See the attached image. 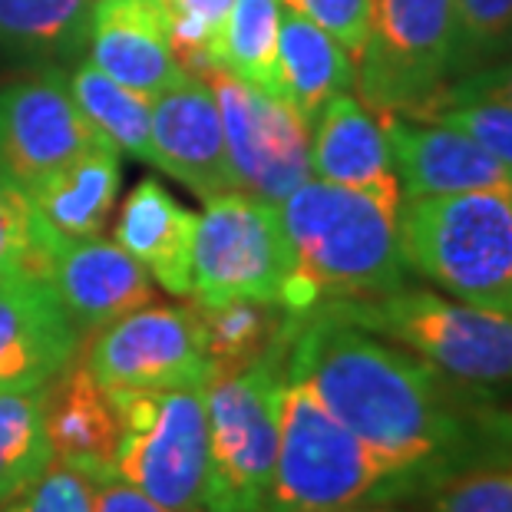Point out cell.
Segmentation results:
<instances>
[{"instance_id": "f546056e", "label": "cell", "mask_w": 512, "mask_h": 512, "mask_svg": "<svg viewBox=\"0 0 512 512\" xmlns=\"http://www.w3.org/2000/svg\"><path fill=\"white\" fill-rule=\"evenodd\" d=\"M427 496L430 512H512V463L450 476Z\"/></svg>"}, {"instance_id": "ac0fdd59", "label": "cell", "mask_w": 512, "mask_h": 512, "mask_svg": "<svg viewBox=\"0 0 512 512\" xmlns=\"http://www.w3.org/2000/svg\"><path fill=\"white\" fill-rule=\"evenodd\" d=\"M43 433L53 463L90 479L93 486L116 479L119 420L110 394L83 364H70L40 390Z\"/></svg>"}, {"instance_id": "d4e9b609", "label": "cell", "mask_w": 512, "mask_h": 512, "mask_svg": "<svg viewBox=\"0 0 512 512\" xmlns=\"http://www.w3.org/2000/svg\"><path fill=\"white\" fill-rule=\"evenodd\" d=\"M281 0H235L228 10L222 34L215 40V67L228 70L255 90H265L281 100L278 80V30Z\"/></svg>"}, {"instance_id": "7402d4cb", "label": "cell", "mask_w": 512, "mask_h": 512, "mask_svg": "<svg viewBox=\"0 0 512 512\" xmlns=\"http://www.w3.org/2000/svg\"><path fill=\"white\" fill-rule=\"evenodd\" d=\"M354 57L308 17L281 10L278 30V80L285 100L304 123H314L321 106L347 93L357 80Z\"/></svg>"}, {"instance_id": "6da1fadb", "label": "cell", "mask_w": 512, "mask_h": 512, "mask_svg": "<svg viewBox=\"0 0 512 512\" xmlns=\"http://www.w3.org/2000/svg\"><path fill=\"white\" fill-rule=\"evenodd\" d=\"M285 374L308 384L357 440L420 493L450 476L512 463V410L499 407L486 384L450 377L331 308H314L298 321Z\"/></svg>"}, {"instance_id": "9c48e42d", "label": "cell", "mask_w": 512, "mask_h": 512, "mask_svg": "<svg viewBox=\"0 0 512 512\" xmlns=\"http://www.w3.org/2000/svg\"><path fill=\"white\" fill-rule=\"evenodd\" d=\"M357 86L374 113H413L460 67L456 0H374V24L357 57Z\"/></svg>"}, {"instance_id": "e575fe53", "label": "cell", "mask_w": 512, "mask_h": 512, "mask_svg": "<svg viewBox=\"0 0 512 512\" xmlns=\"http://www.w3.org/2000/svg\"><path fill=\"white\" fill-rule=\"evenodd\" d=\"M470 100H499V103L512 106V63H503V67L476 73V76H466L460 86H440L420 110L410 113V119H423L433 110H443V106H453V103H470Z\"/></svg>"}, {"instance_id": "7a4b0ae2", "label": "cell", "mask_w": 512, "mask_h": 512, "mask_svg": "<svg viewBox=\"0 0 512 512\" xmlns=\"http://www.w3.org/2000/svg\"><path fill=\"white\" fill-rule=\"evenodd\" d=\"M278 209L294 258L285 298L291 314L403 288L407 261L400 252L397 209L321 179L301 182Z\"/></svg>"}, {"instance_id": "5bb4252c", "label": "cell", "mask_w": 512, "mask_h": 512, "mask_svg": "<svg viewBox=\"0 0 512 512\" xmlns=\"http://www.w3.org/2000/svg\"><path fill=\"white\" fill-rule=\"evenodd\" d=\"M47 281L80 334H96L129 311L152 304V278L106 238H53Z\"/></svg>"}, {"instance_id": "7c38bea8", "label": "cell", "mask_w": 512, "mask_h": 512, "mask_svg": "<svg viewBox=\"0 0 512 512\" xmlns=\"http://www.w3.org/2000/svg\"><path fill=\"white\" fill-rule=\"evenodd\" d=\"M103 139L57 70L24 76L0 90V176L20 189L37 185Z\"/></svg>"}, {"instance_id": "44dd1931", "label": "cell", "mask_w": 512, "mask_h": 512, "mask_svg": "<svg viewBox=\"0 0 512 512\" xmlns=\"http://www.w3.org/2000/svg\"><path fill=\"white\" fill-rule=\"evenodd\" d=\"M119 152L110 139L83 149L67 166L53 169L27 195L40 222L57 238H96L110 222V212L123 182Z\"/></svg>"}, {"instance_id": "1f68e13d", "label": "cell", "mask_w": 512, "mask_h": 512, "mask_svg": "<svg viewBox=\"0 0 512 512\" xmlns=\"http://www.w3.org/2000/svg\"><path fill=\"white\" fill-rule=\"evenodd\" d=\"M0 512H93V483L60 463H50L24 493Z\"/></svg>"}, {"instance_id": "52a82bcc", "label": "cell", "mask_w": 512, "mask_h": 512, "mask_svg": "<svg viewBox=\"0 0 512 512\" xmlns=\"http://www.w3.org/2000/svg\"><path fill=\"white\" fill-rule=\"evenodd\" d=\"M119 420L116 479L176 512H202L209 417L202 390H106Z\"/></svg>"}, {"instance_id": "9a60e30c", "label": "cell", "mask_w": 512, "mask_h": 512, "mask_svg": "<svg viewBox=\"0 0 512 512\" xmlns=\"http://www.w3.org/2000/svg\"><path fill=\"white\" fill-rule=\"evenodd\" d=\"M394 172L400 189L410 195H450L476 189L512 192V169L470 139L466 133L427 119H407L403 113L380 110Z\"/></svg>"}, {"instance_id": "4fadbf2b", "label": "cell", "mask_w": 512, "mask_h": 512, "mask_svg": "<svg viewBox=\"0 0 512 512\" xmlns=\"http://www.w3.org/2000/svg\"><path fill=\"white\" fill-rule=\"evenodd\" d=\"M80 331L47 275L0 278V394H34L76 361Z\"/></svg>"}, {"instance_id": "83f0119b", "label": "cell", "mask_w": 512, "mask_h": 512, "mask_svg": "<svg viewBox=\"0 0 512 512\" xmlns=\"http://www.w3.org/2000/svg\"><path fill=\"white\" fill-rule=\"evenodd\" d=\"M53 235L30 202L27 189L0 176V278L37 271L47 275Z\"/></svg>"}, {"instance_id": "4316f807", "label": "cell", "mask_w": 512, "mask_h": 512, "mask_svg": "<svg viewBox=\"0 0 512 512\" xmlns=\"http://www.w3.org/2000/svg\"><path fill=\"white\" fill-rule=\"evenodd\" d=\"M50 463L40 390L0 394V506L24 493Z\"/></svg>"}, {"instance_id": "d6a6232c", "label": "cell", "mask_w": 512, "mask_h": 512, "mask_svg": "<svg viewBox=\"0 0 512 512\" xmlns=\"http://www.w3.org/2000/svg\"><path fill=\"white\" fill-rule=\"evenodd\" d=\"M460 30V67L479 53L503 50L512 40V0H456Z\"/></svg>"}, {"instance_id": "d6986e66", "label": "cell", "mask_w": 512, "mask_h": 512, "mask_svg": "<svg viewBox=\"0 0 512 512\" xmlns=\"http://www.w3.org/2000/svg\"><path fill=\"white\" fill-rule=\"evenodd\" d=\"M311 129L308 162L314 179L374 195L390 209H400V179L377 113L351 93H337L321 106Z\"/></svg>"}, {"instance_id": "ffe728a7", "label": "cell", "mask_w": 512, "mask_h": 512, "mask_svg": "<svg viewBox=\"0 0 512 512\" xmlns=\"http://www.w3.org/2000/svg\"><path fill=\"white\" fill-rule=\"evenodd\" d=\"M195 225L199 215L149 176L126 195L113 235L116 245L133 255L159 288L185 298L192 291Z\"/></svg>"}, {"instance_id": "4dcf8cb0", "label": "cell", "mask_w": 512, "mask_h": 512, "mask_svg": "<svg viewBox=\"0 0 512 512\" xmlns=\"http://www.w3.org/2000/svg\"><path fill=\"white\" fill-rule=\"evenodd\" d=\"M427 123H443L476 139L489 156H496L503 166L512 169V106L499 100H470V103H453L443 110H433L423 116Z\"/></svg>"}, {"instance_id": "3957f363", "label": "cell", "mask_w": 512, "mask_h": 512, "mask_svg": "<svg viewBox=\"0 0 512 512\" xmlns=\"http://www.w3.org/2000/svg\"><path fill=\"white\" fill-rule=\"evenodd\" d=\"M420 489L357 440L308 384L285 374L278 390V460L268 512H334L400 503Z\"/></svg>"}, {"instance_id": "603a6c76", "label": "cell", "mask_w": 512, "mask_h": 512, "mask_svg": "<svg viewBox=\"0 0 512 512\" xmlns=\"http://www.w3.org/2000/svg\"><path fill=\"white\" fill-rule=\"evenodd\" d=\"M192 318L199 328L202 351L212 364V377L235 374L252 367L278 344L291 341L304 314H291L271 301H228V304H195Z\"/></svg>"}, {"instance_id": "ba28073f", "label": "cell", "mask_w": 512, "mask_h": 512, "mask_svg": "<svg viewBox=\"0 0 512 512\" xmlns=\"http://www.w3.org/2000/svg\"><path fill=\"white\" fill-rule=\"evenodd\" d=\"M291 275L294 258L275 202L242 189L205 199L192 248L195 304L271 301L285 308Z\"/></svg>"}, {"instance_id": "e0dca14e", "label": "cell", "mask_w": 512, "mask_h": 512, "mask_svg": "<svg viewBox=\"0 0 512 512\" xmlns=\"http://www.w3.org/2000/svg\"><path fill=\"white\" fill-rule=\"evenodd\" d=\"M86 40L93 67L149 103L182 76L159 0H93Z\"/></svg>"}, {"instance_id": "f1b7e54d", "label": "cell", "mask_w": 512, "mask_h": 512, "mask_svg": "<svg viewBox=\"0 0 512 512\" xmlns=\"http://www.w3.org/2000/svg\"><path fill=\"white\" fill-rule=\"evenodd\" d=\"M166 14L169 47L182 73L202 76L215 67L212 50L235 0H159Z\"/></svg>"}, {"instance_id": "484cf974", "label": "cell", "mask_w": 512, "mask_h": 512, "mask_svg": "<svg viewBox=\"0 0 512 512\" xmlns=\"http://www.w3.org/2000/svg\"><path fill=\"white\" fill-rule=\"evenodd\" d=\"M73 100L80 103L86 119L110 139V143L139 162L156 166L152 156V103L136 96L133 90L119 86L113 76H106L90 60L76 63L67 76Z\"/></svg>"}, {"instance_id": "836d02e7", "label": "cell", "mask_w": 512, "mask_h": 512, "mask_svg": "<svg viewBox=\"0 0 512 512\" xmlns=\"http://www.w3.org/2000/svg\"><path fill=\"white\" fill-rule=\"evenodd\" d=\"M281 4L318 24L354 60L364 53L370 24H374V0H281Z\"/></svg>"}, {"instance_id": "277c9868", "label": "cell", "mask_w": 512, "mask_h": 512, "mask_svg": "<svg viewBox=\"0 0 512 512\" xmlns=\"http://www.w3.org/2000/svg\"><path fill=\"white\" fill-rule=\"evenodd\" d=\"M407 268L453 298L512 314V192L410 195L397 209Z\"/></svg>"}, {"instance_id": "5b68a950", "label": "cell", "mask_w": 512, "mask_h": 512, "mask_svg": "<svg viewBox=\"0 0 512 512\" xmlns=\"http://www.w3.org/2000/svg\"><path fill=\"white\" fill-rule=\"evenodd\" d=\"M288 341L252 367L202 387L209 417V483L202 512H268L278 460V390Z\"/></svg>"}, {"instance_id": "8d00e7d4", "label": "cell", "mask_w": 512, "mask_h": 512, "mask_svg": "<svg viewBox=\"0 0 512 512\" xmlns=\"http://www.w3.org/2000/svg\"><path fill=\"white\" fill-rule=\"evenodd\" d=\"M334 512H420V509H400L397 503H367V506H347Z\"/></svg>"}, {"instance_id": "8992f818", "label": "cell", "mask_w": 512, "mask_h": 512, "mask_svg": "<svg viewBox=\"0 0 512 512\" xmlns=\"http://www.w3.org/2000/svg\"><path fill=\"white\" fill-rule=\"evenodd\" d=\"M377 337L470 384L512 380V314L450 301L423 288H397L377 298L321 304Z\"/></svg>"}, {"instance_id": "2e32d148", "label": "cell", "mask_w": 512, "mask_h": 512, "mask_svg": "<svg viewBox=\"0 0 512 512\" xmlns=\"http://www.w3.org/2000/svg\"><path fill=\"white\" fill-rule=\"evenodd\" d=\"M152 156L166 176L202 199L232 189L222 113L202 76L182 73L152 100Z\"/></svg>"}, {"instance_id": "d590c367", "label": "cell", "mask_w": 512, "mask_h": 512, "mask_svg": "<svg viewBox=\"0 0 512 512\" xmlns=\"http://www.w3.org/2000/svg\"><path fill=\"white\" fill-rule=\"evenodd\" d=\"M93 512H176L166 509L136 486L123 483V479H106V483L93 486Z\"/></svg>"}, {"instance_id": "8fae6325", "label": "cell", "mask_w": 512, "mask_h": 512, "mask_svg": "<svg viewBox=\"0 0 512 512\" xmlns=\"http://www.w3.org/2000/svg\"><path fill=\"white\" fill-rule=\"evenodd\" d=\"M83 367L103 390H202L212 380L192 308L176 304H146L100 328Z\"/></svg>"}, {"instance_id": "30bf717a", "label": "cell", "mask_w": 512, "mask_h": 512, "mask_svg": "<svg viewBox=\"0 0 512 512\" xmlns=\"http://www.w3.org/2000/svg\"><path fill=\"white\" fill-rule=\"evenodd\" d=\"M222 113L232 189L281 205L311 179V126L285 100L255 90L222 67L205 73Z\"/></svg>"}, {"instance_id": "cb8c5ba5", "label": "cell", "mask_w": 512, "mask_h": 512, "mask_svg": "<svg viewBox=\"0 0 512 512\" xmlns=\"http://www.w3.org/2000/svg\"><path fill=\"white\" fill-rule=\"evenodd\" d=\"M93 0H0V53L27 63L70 57L86 40Z\"/></svg>"}]
</instances>
